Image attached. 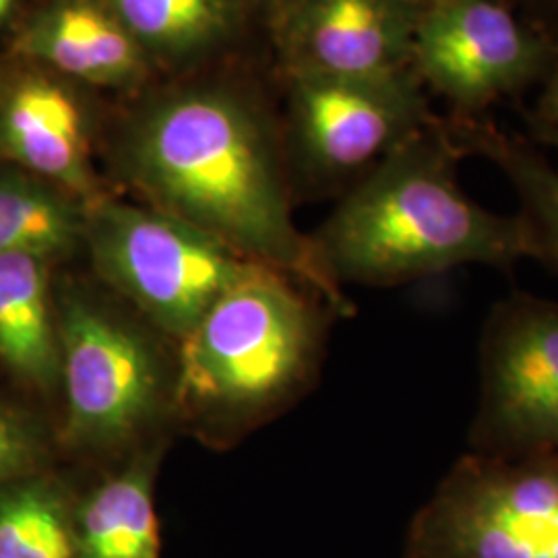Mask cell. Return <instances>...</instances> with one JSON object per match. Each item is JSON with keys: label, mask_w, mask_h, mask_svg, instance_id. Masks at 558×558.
Wrapping results in <instances>:
<instances>
[{"label": "cell", "mask_w": 558, "mask_h": 558, "mask_svg": "<svg viewBox=\"0 0 558 558\" xmlns=\"http://www.w3.org/2000/svg\"><path fill=\"white\" fill-rule=\"evenodd\" d=\"M114 170L145 205L283 271L354 313L292 216V182L276 129L239 89L184 85L145 101L114 143Z\"/></svg>", "instance_id": "obj_1"}, {"label": "cell", "mask_w": 558, "mask_h": 558, "mask_svg": "<svg viewBox=\"0 0 558 558\" xmlns=\"http://www.w3.org/2000/svg\"><path fill=\"white\" fill-rule=\"evenodd\" d=\"M463 154L447 117H435L341 195L311 236L338 283L391 288L465 265L513 271L534 259L521 216H500L459 186Z\"/></svg>", "instance_id": "obj_2"}, {"label": "cell", "mask_w": 558, "mask_h": 558, "mask_svg": "<svg viewBox=\"0 0 558 558\" xmlns=\"http://www.w3.org/2000/svg\"><path fill=\"white\" fill-rule=\"evenodd\" d=\"M336 311L255 263L179 341L172 408L203 433H234L299 398L319 371Z\"/></svg>", "instance_id": "obj_3"}, {"label": "cell", "mask_w": 558, "mask_h": 558, "mask_svg": "<svg viewBox=\"0 0 558 558\" xmlns=\"http://www.w3.org/2000/svg\"><path fill=\"white\" fill-rule=\"evenodd\" d=\"M83 246L96 274L168 338H184L255 263L149 205H87Z\"/></svg>", "instance_id": "obj_4"}, {"label": "cell", "mask_w": 558, "mask_h": 558, "mask_svg": "<svg viewBox=\"0 0 558 558\" xmlns=\"http://www.w3.org/2000/svg\"><path fill=\"white\" fill-rule=\"evenodd\" d=\"M57 317L64 442L96 456L140 439L172 403V375L154 341L83 290L60 296Z\"/></svg>", "instance_id": "obj_5"}, {"label": "cell", "mask_w": 558, "mask_h": 558, "mask_svg": "<svg viewBox=\"0 0 558 558\" xmlns=\"http://www.w3.org/2000/svg\"><path fill=\"white\" fill-rule=\"evenodd\" d=\"M403 558H558V453H463L412 519Z\"/></svg>", "instance_id": "obj_6"}, {"label": "cell", "mask_w": 558, "mask_h": 558, "mask_svg": "<svg viewBox=\"0 0 558 558\" xmlns=\"http://www.w3.org/2000/svg\"><path fill=\"white\" fill-rule=\"evenodd\" d=\"M290 156L300 184L345 193L437 114L414 69L380 77L288 75Z\"/></svg>", "instance_id": "obj_7"}, {"label": "cell", "mask_w": 558, "mask_h": 558, "mask_svg": "<svg viewBox=\"0 0 558 558\" xmlns=\"http://www.w3.org/2000/svg\"><path fill=\"white\" fill-rule=\"evenodd\" d=\"M478 408L468 451L518 459L558 453V304L511 292L480 336Z\"/></svg>", "instance_id": "obj_8"}, {"label": "cell", "mask_w": 558, "mask_h": 558, "mask_svg": "<svg viewBox=\"0 0 558 558\" xmlns=\"http://www.w3.org/2000/svg\"><path fill=\"white\" fill-rule=\"evenodd\" d=\"M558 48L505 0H430L420 11L412 69L453 117H486L542 83Z\"/></svg>", "instance_id": "obj_9"}, {"label": "cell", "mask_w": 558, "mask_h": 558, "mask_svg": "<svg viewBox=\"0 0 558 558\" xmlns=\"http://www.w3.org/2000/svg\"><path fill=\"white\" fill-rule=\"evenodd\" d=\"M420 11L408 0H288L278 21L286 75L380 77L408 71Z\"/></svg>", "instance_id": "obj_10"}, {"label": "cell", "mask_w": 558, "mask_h": 558, "mask_svg": "<svg viewBox=\"0 0 558 558\" xmlns=\"http://www.w3.org/2000/svg\"><path fill=\"white\" fill-rule=\"evenodd\" d=\"M0 156L87 205L106 195L85 110L69 85L46 75H25L0 89Z\"/></svg>", "instance_id": "obj_11"}, {"label": "cell", "mask_w": 558, "mask_h": 558, "mask_svg": "<svg viewBox=\"0 0 558 558\" xmlns=\"http://www.w3.org/2000/svg\"><path fill=\"white\" fill-rule=\"evenodd\" d=\"M17 52L62 77L110 89L140 85L151 64L101 0L48 4L23 27Z\"/></svg>", "instance_id": "obj_12"}, {"label": "cell", "mask_w": 558, "mask_h": 558, "mask_svg": "<svg viewBox=\"0 0 558 558\" xmlns=\"http://www.w3.org/2000/svg\"><path fill=\"white\" fill-rule=\"evenodd\" d=\"M161 447L137 451L126 465L73 500L75 558H161L156 476Z\"/></svg>", "instance_id": "obj_13"}, {"label": "cell", "mask_w": 558, "mask_h": 558, "mask_svg": "<svg viewBox=\"0 0 558 558\" xmlns=\"http://www.w3.org/2000/svg\"><path fill=\"white\" fill-rule=\"evenodd\" d=\"M52 265L54 260L32 253L0 257V360L17 379L44 391L60 385Z\"/></svg>", "instance_id": "obj_14"}, {"label": "cell", "mask_w": 558, "mask_h": 558, "mask_svg": "<svg viewBox=\"0 0 558 558\" xmlns=\"http://www.w3.org/2000/svg\"><path fill=\"white\" fill-rule=\"evenodd\" d=\"M468 158L493 161L511 182L519 216L534 242V260L558 274V172L530 141L502 131L488 117L447 114Z\"/></svg>", "instance_id": "obj_15"}, {"label": "cell", "mask_w": 558, "mask_h": 558, "mask_svg": "<svg viewBox=\"0 0 558 558\" xmlns=\"http://www.w3.org/2000/svg\"><path fill=\"white\" fill-rule=\"evenodd\" d=\"M87 203L21 168L0 170V257H71L83 246Z\"/></svg>", "instance_id": "obj_16"}, {"label": "cell", "mask_w": 558, "mask_h": 558, "mask_svg": "<svg viewBox=\"0 0 558 558\" xmlns=\"http://www.w3.org/2000/svg\"><path fill=\"white\" fill-rule=\"evenodd\" d=\"M149 62L201 59L232 38L234 0H101Z\"/></svg>", "instance_id": "obj_17"}, {"label": "cell", "mask_w": 558, "mask_h": 558, "mask_svg": "<svg viewBox=\"0 0 558 558\" xmlns=\"http://www.w3.org/2000/svg\"><path fill=\"white\" fill-rule=\"evenodd\" d=\"M73 500L40 472L0 486V558H75Z\"/></svg>", "instance_id": "obj_18"}, {"label": "cell", "mask_w": 558, "mask_h": 558, "mask_svg": "<svg viewBox=\"0 0 558 558\" xmlns=\"http://www.w3.org/2000/svg\"><path fill=\"white\" fill-rule=\"evenodd\" d=\"M41 456L44 447L32 424L0 408V486L38 474Z\"/></svg>", "instance_id": "obj_19"}, {"label": "cell", "mask_w": 558, "mask_h": 558, "mask_svg": "<svg viewBox=\"0 0 558 558\" xmlns=\"http://www.w3.org/2000/svg\"><path fill=\"white\" fill-rule=\"evenodd\" d=\"M530 126L534 140L558 149V57L542 81L538 101L530 114Z\"/></svg>", "instance_id": "obj_20"}, {"label": "cell", "mask_w": 558, "mask_h": 558, "mask_svg": "<svg viewBox=\"0 0 558 558\" xmlns=\"http://www.w3.org/2000/svg\"><path fill=\"white\" fill-rule=\"evenodd\" d=\"M521 20L558 48V0H505Z\"/></svg>", "instance_id": "obj_21"}, {"label": "cell", "mask_w": 558, "mask_h": 558, "mask_svg": "<svg viewBox=\"0 0 558 558\" xmlns=\"http://www.w3.org/2000/svg\"><path fill=\"white\" fill-rule=\"evenodd\" d=\"M15 2H17V0H0V23H2V21H7V17L11 15V11H13Z\"/></svg>", "instance_id": "obj_22"}, {"label": "cell", "mask_w": 558, "mask_h": 558, "mask_svg": "<svg viewBox=\"0 0 558 558\" xmlns=\"http://www.w3.org/2000/svg\"><path fill=\"white\" fill-rule=\"evenodd\" d=\"M236 4H276L278 9H281L288 0H234Z\"/></svg>", "instance_id": "obj_23"}, {"label": "cell", "mask_w": 558, "mask_h": 558, "mask_svg": "<svg viewBox=\"0 0 558 558\" xmlns=\"http://www.w3.org/2000/svg\"><path fill=\"white\" fill-rule=\"evenodd\" d=\"M408 2H412V4H416V7H420V9H422V7H426V4L430 2V0H408Z\"/></svg>", "instance_id": "obj_24"}, {"label": "cell", "mask_w": 558, "mask_h": 558, "mask_svg": "<svg viewBox=\"0 0 558 558\" xmlns=\"http://www.w3.org/2000/svg\"><path fill=\"white\" fill-rule=\"evenodd\" d=\"M0 89H2V87H0Z\"/></svg>", "instance_id": "obj_25"}]
</instances>
